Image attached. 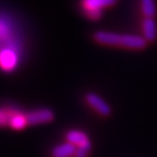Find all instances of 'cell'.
<instances>
[{
	"label": "cell",
	"instance_id": "6da1fadb",
	"mask_svg": "<svg viewBox=\"0 0 157 157\" xmlns=\"http://www.w3.org/2000/svg\"><path fill=\"white\" fill-rule=\"evenodd\" d=\"M25 118H26L27 124H40V123L52 122L55 119V113L48 108H42V109H37L26 113Z\"/></svg>",
	"mask_w": 157,
	"mask_h": 157
},
{
	"label": "cell",
	"instance_id": "7a4b0ae2",
	"mask_svg": "<svg viewBox=\"0 0 157 157\" xmlns=\"http://www.w3.org/2000/svg\"><path fill=\"white\" fill-rule=\"evenodd\" d=\"M85 99L87 104L93 108L94 110L97 111L99 115L104 116V117H108L111 115V108L106 103L103 98L99 95L95 93H88L85 95Z\"/></svg>",
	"mask_w": 157,
	"mask_h": 157
},
{
	"label": "cell",
	"instance_id": "3957f363",
	"mask_svg": "<svg viewBox=\"0 0 157 157\" xmlns=\"http://www.w3.org/2000/svg\"><path fill=\"white\" fill-rule=\"evenodd\" d=\"M94 39L96 42L104 45H120L122 46L123 35L101 31V32H96L94 34Z\"/></svg>",
	"mask_w": 157,
	"mask_h": 157
},
{
	"label": "cell",
	"instance_id": "277c9868",
	"mask_svg": "<svg viewBox=\"0 0 157 157\" xmlns=\"http://www.w3.org/2000/svg\"><path fill=\"white\" fill-rule=\"evenodd\" d=\"M66 140H67V142H70V143H72V144H74L76 147L91 143L88 135L81 130L68 131L66 134Z\"/></svg>",
	"mask_w": 157,
	"mask_h": 157
},
{
	"label": "cell",
	"instance_id": "5b68a950",
	"mask_svg": "<svg viewBox=\"0 0 157 157\" xmlns=\"http://www.w3.org/2000/svg\"><path fill=\"white\" fill-rule=\"evenodd\" d=\"M76 146L70 142L61 143L52 148V157H73L75 156Z\"/></svg>",
	"mask_w": 157,
	"mask_h": 157
},
{
	"label": "cell",
	"instance_id": "8992f818",
	"mask_svg": "<svg viewBox=\"0 0 157 157\" xmlns=\"http://www.w3.org/2000/svg\"><path fill=\"white\" fill-rule=\"evenodd\" d=\"M0 64L5 70H12L17 64V56L12 50L6 49L0 54Z\"/></svg>",
	"mask_w": 157,
	"mask_h": 157
},
{
	"label": "cell",
	"instance_id": "52a82bcc",
	"mask_svg": "<svg viewBox=\"0 0 157 157\" xmlns=\"http://www.w3.org/2000/svg\"><path fill=\"white\" fill-rule=\"evenodd\" d=\"M122 46L134 49L144 48L146 46V39L144 37L135 36V35H123Z\"/></svg>",
	"mask_w": 157,
	"mask_h": 157
},
{
	"label": "cell",
	"instance_id": "ba28073f",
	"mask_svg": "<svg viewBox=\"0 0 157 157\" xmlns=\"http://www.w3.org/2000/svg\"><path fill=\"white\" fill-rule=\"evenodd\" d=\"M144 38L148 42H153L156 38V23L152 17H145L143 21Z\"/></svg>",
	"mask_w": 157,
	"mask_h": 157
},
{
	"label": "cell",
	"instance_id": "9c48e42d",
	"mask_svg": "<svg viewBox=\"0 0 157 157\" xmlns=\"http://www.w3.org/2000/svg\"><path fill=\"white\" fill-rule=\"evenodd\" d=\"M117 2V0H82L83 7L85 10L88 9H97L101 10V8L109 7Z\"/></svg>",
	"mask_w": 157,
	"mask_h": 157
},
{
	"label": "cell",
	"instance_id": "30bf717a",
	"mask_svg": "<svg viewBox=\"0 0 157 157\" xmlns=\"http://www.w3.org/2000/svg\"><path fill=\"white\" fill-rule=\"evenodd\" d=\"M142 10L146 17H153L156 12L154 0H142Z\"/></svg>",
	"mask_w": 157,
	"mask_h": 157
},
{
	"label": "cell",
	"instance_id": "8fae6325",
	"mask_svg": "<svg viewBox=\"0 0 157 157\" xmlns=\"http://www.w3.org/2000/svg\"><path fill=\"white\" fill-rule=\"evenodd\" d=\"M10 124L13 129H17V130H20V129H23L25 125L27 124L26 122V118L25 116H21V115H15L14 117L10 120Z\"/></svg>",
	"mask_w": 157,
	"mask_h": 157
},
{
	"label": "cell",
	"instance_id": "7c38bea8",
	"mask_svg": "<svg viewBox=\"0 0 157 157\" xmlns=\"http://www.w3.org/2000/svg\"><path fill=\"white\" fill-rule=\"evenodd\" d=\"M91 150H92V143L82 145V146H78L76 147L75 156L74 157H87L90 152H91Z\"/></svg>",
	"mask_w": 157,
	"mask_h": 157
},
{
	"label": "cell",
	"instance_id": "4fadbf2b",
	"mask_svg": "<svg viewBox=\"0 0 157 157\" xmlns=\"http://www.w3.org/2000/svg\"><path fill=\"white\" fill-rule=\"evenodd\" d=\"M85 13L88 17V19H92V20H98L101 17V10H97V9L85 10Z\"/></svg>",
	"mask_w": 157,
	"mask_h": 157
},
{
	"label": "cell",
	"instance_id": "5bb4252c",
	"mask_svg": "<svg viewBox=\"0 0 157 157\" xmlns=\"http://www.w3.org/2000/svg\"><path fill=\"white\" fill-rule=\"evenodd\" d=\"M7 123H8L7 117H6V115L3 113V111L0 110V127H5Z\"/></svg>",
	"mask_w": 157,
	"mask_h": 157
}]
</instances>
